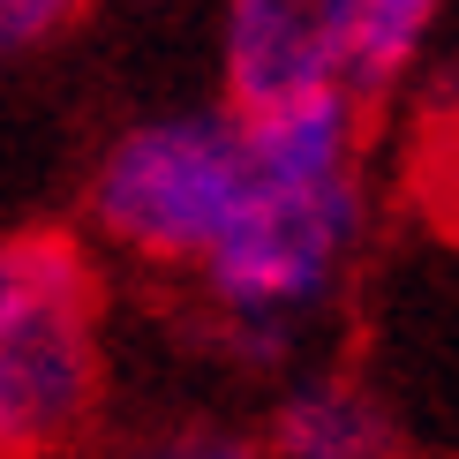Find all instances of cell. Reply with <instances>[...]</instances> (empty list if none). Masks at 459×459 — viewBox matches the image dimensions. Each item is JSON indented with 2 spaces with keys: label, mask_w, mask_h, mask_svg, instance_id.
Here are the masks:
<instances>
[{
  "label": "cell",
  "mask_w": 459,
  "mask_h": 459,
  "mask_svg": "<svg viewBox=\"0 0 459 459\" xmlns=\"http://www.w3.org/2000/svg\"><path fill=\"white\" fill-rule=\"evenodd\" d=\"M241 128L248 196L188 279L226 316L248 361H279L286 324L332 294L361 241V121L354 91H309L279 106H241Z\"/></svg>",
  "instance_id": "1"
},
{
  "label": "cell",
  "mask_w": 459,
  "mask_h": 459,
  "mask_svg": "<svg viewBox=\"0 0 459 459\" xmlns=\"http://www.w3.org/2000/svg\"><path fill=\"white\" fill-rule=\"evenodd\" d=\"M248 196L241 106H188L136 121L106 143L91 174V226L106 248L159 272H196Z\"/></svg>",
  "instance_id": "2"
},
{
  "label": "cell",
  "mask_w": 459,
  "mask_h": 459,
  "mask_svg": "<svg viewBox=\"0 0 459 459\" xmlns=\"http://www.w3.org/2000/svg\"><path fill=\"white\" fill-rule=\"evenodd\" d=\"M99 272L68 234H0V452H53L99 407Z\"/></svg>",
  "instance_id": "3"
},
{
  "label": "cell",
  "mask_w": 459,
  "mask_h": 459,
  "mask_svg": "<svg viewBox=\"0 0 459 459\" xmlns=\"http://www.w3.org/2000/svg\"><path fill=\"white\" fill-rule=\"evenodd\" d=\"M361 0H226L219 68L234 106H279L309 91H354Z\"/></svg>",
  "instance_id": "4"
},
{
  "label": "cell",
  "mask_w": 459,
  "mask_h": 459,
  "mask_svg": "<svg viewBox=\"0 0 459 459\" xmlns=\"http://www.w3.org/2000/svg\"><path fill=\"white\" fill-rule=\"evenodd\" d=\"M399 445L407 437L392 429V414L361 385H339V377L294 385L272 414V452L286 459H392Z\"/></svg>",
  "instance_id": "5"
},
{
  "label": "cell",
  "mask_w": 459,
  "mask_h": 459,
  "mask_svg": "<svg viewBox=\"0 0 459 459\" xmlns=\"http://www.w3.org/2000/svg\"><path fill=\"white\" fill-rule=\"evenodd\" d=\"M83 15V0H0V61L38 53L53 30H68Z\"/></svg>",
  "instance_id": "6"
},
{
  "label": "cell",
  "mask_w": 459,
  "mask_h": 459,
  "mask_svg": "<svg viewBox=\"0 0 459 459\" xmlns=\"http://www.w3.org/2000/svg\"><path fill=\"white\" fill-rule=\"evenodd\" d=\"M445 106L459 113V61H452V75H445Z\"/></svg>",
  "instance_id": "7"
}]
</instances>
